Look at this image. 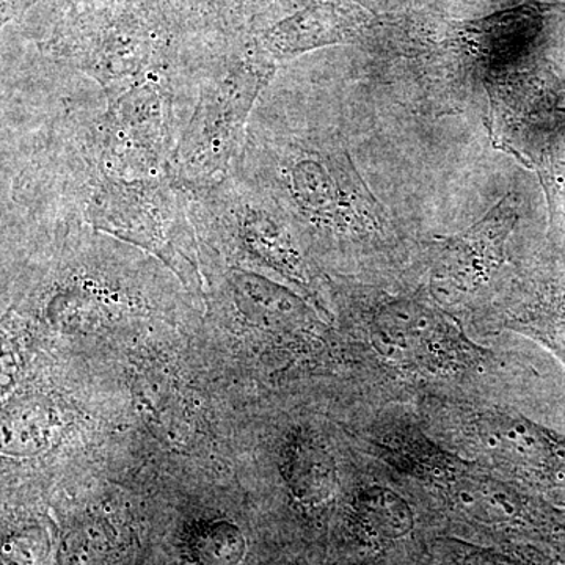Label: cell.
Returning a JSON list of instances; mask_svg holds the SVG:
<instances>
[{"mask_svg": "<svg viewBox=\"0 0 565 565\" xmlns=\"http://www.w3.org/2000/svg\"><path fill=\"white\" fill-rule=\"evenodd\" d=\"M50 427L46 412L40 405L22 403L10 412L3 423V446L10 452L20 455L24 451L39 449L46 441V430Z\"/></svg>", "mask_w": 565, "mask_h": 565, "instance_id": "cell-11", "label": "cell"}, {"mask_svg": "<svg viewBox=\"0 0 565 565\" xmlns=\"http://www.w3.org/2000/svg\"><path fill=\"white\" fill-rule=\"evenodd\" d=\"M274 73L269 57L248 55L200 77L173 156L172 178L184 191H203L236 173L253 114Z\"/></svg>", "mask_w": 565, "mask_h": 565, "instance_id": "cell-2", "label": "cell"}, {"mask_svg": "<svg viewBox=\"0 0 565 565\" xmlns=\"http://www.w3.org/2000/svg\"><path fill=\"white\" fill-rule=\"evenodd\" d=\"M189 548L196 565H237L244 559L247 542L239 526L217 520L200 526Z\"/></svg>", "mask_w": 565, "mask_h": 565, "instance_id": "cell-9", "label": "cell"}, {"mask_svg": "<svg viewBox=\"0 0 565 565\" xmlns=\"http://www.w3.org/2000/svg\"><path fill=\"white\" fill-rule=\"evenodd\" d=\"M236 173L273 200L292 226L332 237L379 228L377 206L332 131L280 128L255 110Z\"/></svg>", "mask_w": 565, "mask_h": 565, "instance_id": "cell-1", "label": "cell"}, {"mask_svg": "<svg viewBox=\"0 0 565 565\" xmlns=\"http://www.w3.org/2000/svg\"><path fill=\"white\" fill-rule=\"evenodd\" d=\"M375 340L396 360L437 363L457 344L456 330L426 305L401 300L385 305L374 319Z\"/></svg>", "mask_w": 565, "mask_h": 565, "instance_id": "cell-5", "label": "cell"}, {"mask_svg": "<svg viewBox=\"0 0 565 565\" xmlns=\"http://www.w3.org/2000/svg\"><path fill=\"white\" fill-rule=\"evenodd\" d=\"M363 24V14L345 3H321L274 29L266 39L273 58L292 57L300 52L348 40Z\"/></svg>", "mask_w": 565, "mask_h": 565, "instance_id": "cell-7", "label": "cell"}, {"mask_svg": "<svg viewBox=\"0 0 565 565\" xmlns=\"http://www.w3.org/2000/svg\"><path fill=\"white\" fill-rule=\"evenodd\" d=\"M196 85L177 77L141 82L115 102L106 103L88 126V145L96 166L120 180L172 178L173 156L180 140L188 99Z\"/></svg>", "mask_w": 565, "mask_h": 565, "instance_id": "cell-4", "label": "cell"}, {"mask_svg": "<svg viewBox=\"0 0 565 565\" xmlns=\"http://www.w3.org/2000/svg\"><path fill=\"white\" fill-rule=\"evenodd\" d=\"M460 503L476 519L482 522H505L516 514V503L500 489L487 486L460 492Z\"/></svg>", "mask_w": 565, "mask_h": 565, "instance_id": "cell-13", "label": "cell"}, {"mask_svg": "<svg viewBox=\"0 0 565 565\" xmlns=\"http://www.w3.org/2000/svg\"><path fill=\"white\" fill-rule=\"evenodd\" d=\"M479 565H511V564L503 563V561H501V559H492V561L482 559L481 564H479Z\"/></svg>", "mask_w": 565, "mask_h": 565, "instance_id": "cell-15", "label": "cell"}, {"mask_svg": "<svg viewBox=\"0 0 565 565\" xmlns=\"http://www.w3.org/2000/svg\"><path fill=\"white\" fill-rule=\"evenodd\" d=\"M185 193L200 247L225 252L232 269L274 275L310 291L311 273L291 222L255 185L234 173L221 184Z\"/></svg>", "mask_w": 565, "mask_h": 565, "instance_id": "cell-3", "label": "cell"}, {"mask_svg": "<svg viewBox=\"0 0 565 565\" xmlns=\"http://www.w3.org/2000/svg\"><path fill=\"white\" fill-rule=\"evenodd\" d=\"M514 195H505L484 218L445 244L438 274L457 289H471L484 280L503 258L504 244L514 228Z\"/></svg>", "mask_w": 565, "mask_h": 565, "instance_id": "cell-6", "label": "cell"}, {"mask_svg": "<svg viewBox=\"0 0 565 565\" xmlns=\"http://www.w3.org/2000/svg\"><path fill=\"white\" fill-rule=\"evenodd\" d=\"M289 481L294 492L303 501L318 503L332 493L333 460L313 440H297L288 456Z\"/></svg>", "mask_w": 565, "mask_h": 565, "instance_id": "cell-8", "label": "cell"}, {"mask_svg": "<svg viewBox=\"0 0 565 565\" xmlns=\"http://www.w3.org/2000/svg\"><path fill=\"white\" fill-rule=\"evenodd\" d=\"M111 553L110 535L99 523H85L63 539L61 565H107Z\"/></svg>", "mask_w": 565, "mask_h": 565, "instance_id": "cell-12", "label": "cell"}, {"mask_svg": "<svg viewBox=\"0 0 565 565\" xmlns=\"http://www.w3.org/2000/svg\"><path fill=\"white\" fill-rule=\"evenodd\" d=\"M360 525L367 534L382 541L403 537L412 530V512L399 497L381 490L373 492L359 508Z\"/></svg>", "mask_w": 565, "mask_h": 565, "instance_id": "cell-10", "label": "cell"}, {"mask_svg": "<svg viewBox=\"0 0 565 565\" xmlns=\"http://www.w3.org/2000/svg\"><path fill=\"white\" fill-rule=\"evenodd\" d=\"M40 541L32 535H18L3 546V565H39Z\"/></svg>", "mask_w": 565, "mask_h": 565, "instance_id": "cell-14", "label": "cell"}]
</instances>
